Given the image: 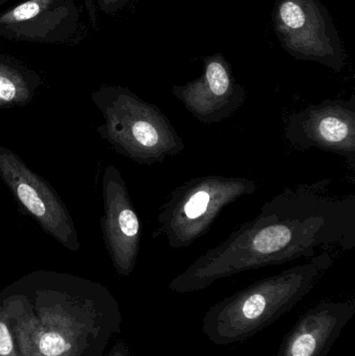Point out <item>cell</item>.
I'll list each match as a JSON object with an SVG mask.
<instances>
[{
    "instance_id": "6da1fadb",
    "label": "cell",
    "mask_w": 355,
    "mask_h": 356,
    "mask_svg": "<svg viewBox=\"0 0 355 356\" xmlns=\"http://www.w3.org/2000/svg\"><path fill=\"white\" fill-rule=\"evenodd\" d=\"M329 180L286 186L254 219L200 255L168 288L199 292L215 282L269 266L312 259L321 248L355 246V197L327 193Z\"/></svg>"
},
{
    "instance_id": "7a4b0ae2",
    "label": "cell",
    "mask_w": 355,
    "mask_h": 356,
    "mask_svg": "<svg viewBox=\"0 0 355 356\" xmlns=\"http://www.w3.org/2000/svg\"><path fill=\"white\" fill-rule=\"evenodd\" d=\"M333 261V252L325 250L215 303L202 318L204 336L217 346L254 338L308 296Z\"/></svg>"
},
{
    "instance_id": "3957f363",
    "label": "cell",
    "mask_w": 355,
    "mask_h": 356,
    "mask_svg": "<svg viewBox=\"0 0 355 356\" xmlns=\"http://www.w3.org/2000/svg\"><path fill=\"white\" fill-rule=\"evenodd\" d=\"M258 184L243 177L206 175L191 178L177 186L158 215V230L172 249L191 246L208 234L225 207L254 194Z\"/></svg>"
},
{
    "instance_id": "277c9868",
    "label": "cell",
    "mask_w": 355,
    "mask_h": 356,
    "mask_svg": "<svg viewBox=\"0 0 355 356\" xmlns=\"http://www.w3.org/2000/svg\"><path fill=\"white\" fill-rule=\"evenodd\" d=\"M110 108V135L119 150L140 164L164 163L185 149V142L156 104L121 87L104 91Z\"/></svg>"
},
{
    "instance_id": "5b68a950",
    "label": "cell",
    "mask_w": 355,
    "mask_h": 356,
    "mask_svg": "<svg viewBox=\"0 0 355 356\" xmlns=\"http://www.w3.org/2000/svg\"><path fill=\"white\" fill-rule=\"evenodd\" d=\"M275 35L295 60L316 62L342 72L347 52L329 10L320 0H275Z\"/></svg>"
},
{
    "instance_id": "8992f818",
    "label": "cell",
    "mask_w": 355,
    "mask_h": 356,
    "mask_svg": "<svg viewBox=\"0 0 355 356\" xmlns=\"http://www.w3.org/2000/svg\"><path fill=\"white\" fill-rule=\"evenodd\" d=\"M283 136L296 149L317 148L338 154L355 169V96L349 100L327 99L293 113Z\"/></svg>"
},
{
    "instance_id": "52a82bcc",
    "label": "cell",
    "mask_w": 355,
    "mask_h": 356,
    "mask_svg": "<svg viewBox=\"0 0 355 356\" xmlns=\"http://www.w3.org/2000/svg\"><path fill=\"white\" fill-rule=\"evenodd\" d=\"M85 35L76 0H25L0 13L2 39L75 45Z\"/></svg>"
},
{
    "instance_id": "ba28073f",
    "label": "cell",
    "mask_w": 355,
    "mask_h": 356,
    "mask_svg": "<svg viewBox=\"0 0 355 356\" xmlns=\"http://www.w3.org/2000/svg\"><path fill=\"white\" fill-rule=\"evenodd\" d=\"M171 93L201 123L222 122L245 102V87L236 79L233 68L221 52L204 58L199 77L175 85Z\"/></svg>"
},
{
    "instance_id": "9c48e42d",
    "label": "cell",
    "mask_w": 355,
    "mask_h": 356,
    "mask_svg": "<svg viewBox=\"0 0 355 356\" xmlns=\"http://www.w3.org/2000/svg\"><path fill=\"white\" fill-rule=\"evenodd\" d=\"M354 314V300L320 301L300 316L276 356H327Z\"/></svg>"
},
{
    "instance_id": "30bf717a",
    "label": "cell",
    "mask_w": 355,
    "mask_h": 356,
    "mask_svg": "<svg viewBox=\"0 0 355 356\" xmlns=\"http://www.w3.org/2000/svg\"><path fill=\"white\" fill-rule=\"evenodd\" d=\"M40 317L19 318L15 326L22 356H75L83 326L60 309H46Z\"/></svg>"
},
{
    "instance_id": "8fae6325",
    "label": "cell",
    "mask_w": 355,
    "mask_h": 356,
    "mask_svg": "<svg viewBox=\"0 0 355 356\" xmlns=\"http://www.w3.org/2000/svg\"><path fill=\"white\" fill-rule=\"evenodd\" d=\"M114 178L108 191V238L117 269L129 275L139 254L141 225L122 179L119 175Z\"/></svg>"
},
{
    "instance_id": "7c38bea8",
    "label": "cell",
    "mask_w": 355,
    "mask_h": 356,
    "mask_svg": "<svg viewBox=\"0 0 355 356\" xmlns=\"http://www.w3.org/2000/svg\"><path fill=\"white\" fill-rule=\"evenodd\" d=\"M37 83L35 73L16 58L0 54V102L10 104L26 97Z\"/></svg>"
},
{
    "instance_id": "4fadbf2b",
    "label": "cell",
    "mask_w": 355,
    "mask_h": 356,
    "mask_svg": "<svg viewBox=\"0 0 355 356\" xmlns=\"http://www.w3.org/2000/svg\"><path fill=\"white\" fill-rule=\"evenodd\" d=\"M17 196L20 199L24 207L40 220H46L49 213V207L46 203L49 199L42 196L41 193L35 188V184H31L27 180H20L15 184Z\"/></svg>"
},
{
    "instance_id": "5bb4252c",
    "label": "cell",
    "mask_w": 355,
    "mask_h": 356,
    "mask_svg": "<svg viewBox=\"0 0 355 356\" xmlns=\"http://www.w3.org/2000/svg\"><path fill=\"white\" fill-rule=\"evenodd\" d=\"M0 356H17L4 312H0Z\"/></svg>"
},
{
    "instance_id": "9a60e30c",
    "label": "cell",
    "mask_w": 355,
    "mask_h": 356,
    "mask_svg": "<svg viewBox=\"0 0 355 356\" xmlns=\"http://www.w3.org/2000/svg\"><path fill=\"white\" fill-rule=\"evenodd\" d=\"M96 8L106 16H114L122 12L131 0H94Z\"/></svg>"
},
{
    "instance_id": "2e32d148",
    "label": "cell",
    "mask_w": 355,
    "mask_h": 356,
    "mask_svg": "<svg viewBox=\"0 0 355 356\" xmlns=\"http://www.w3.org/2000/svg\"><path fill=\"white\" fill-rule=\"evenodd\" d=\"M85 6L92 26L97 29V8H96L95 1L94 0H85Z\"/></svg>"
},
{
    "instance_id": "e0dca14e",
    "label": "cell",
    "mask_w": 355,
    "mask_h": 356,
    "mask_svg": "<svg viewBox=\"0 0 355 356\" xmlns=\"http://www.w3.org/2000/svg\"><path fill=\"white\" fill-rule=\"evenodd\" d=\"M124 349L123 346H118V348H117V350L115 351L114 355L112 356H127Z\"/></svg>"
},
{
    "instance_id": "ac0fdd59",
    "label": "cell",
    "mask_w": 355,
    "mask_h": 356,
    "mask_svg": "<svg viewBox=\"0 0 355 356\" xmlns=\"http://www.w3.org/2000/svg\"><path fill=\"white\" fill-rule=\"evenodd\" d=\"M10 1V0H0V6H3L6 2Z\"/></svg>"
}]
</instances>
